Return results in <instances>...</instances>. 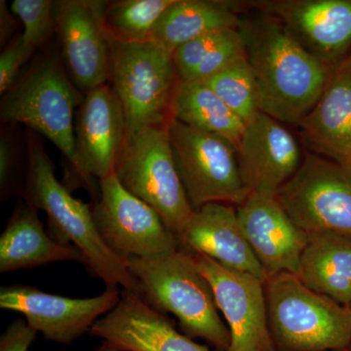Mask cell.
I'll return each instance as SVG.
<instances>
[{
  "instance_id": "obj_9",
  "label": "cell",
  "mask_w": 351,
  "mask_h": 351,
  "mask_svg": "<svg viewBox=\"0 0 351 351\" xmlns=\"http://www.w3.org/2000/svg\"><path fill=\"white\" fill-rule=\"evenodd\" d=\"M276 198L304 232L351 237V161L307 154Z\"/></svg>"
},
{
  "instance_id": "obj_11",
  "label": "cell",
  "mask_w": 351,
  "mask_h": 351,
  "mask_svg": "<svg viewBox=\"0 0 351 351\" xmlns=\"http://www.w3.org/2000/svg\"><path fill=\"white\" fill-rule=\"evenodd\" d=\"M100 0H56L55 21L61 58L71 82L83 94L112 78V46Z\"/></svg>"
},
{
  "instance_id": "obj_27",
  "label": "cell",
  "mask_w": 351,
  "mask_h": 351,
  "mask_svg": "<svg viewBox=\"0 0 351 351\" xmlns=\"http://www.w3.org/2000/svg\"><path fill=\"white\" fill-rule=\"evenodd\" d=\"M203 82L245 124L260 114L257 86L246 55Z\"/></svg>"
},
{
  "instance_id": "obj_1",
  "label": "cell",
  "mask_w": 351,
  "mask_h": 351,
  "mask_svg": "<svg viewBox=\"0 0 351 351\" xmlns=\"http://www.w3.org/2000/svg\"><path fill=\"white\" fill-rule=\"evenodd\" d=\"M261 112L299 124L319 100L332 69L298 43L280 22L263 12L240 21Z\"/></svg>"
},
{
  "instance_id": "obj_35",
  "label": "cell",
  "mask_w": 351,
  "mask_h": 351,
  "mask_svg": "<svg viewBox=\"0 0 351 351\" xmlns=\"http://www.w3.org/2000/svg\"><path fill=\"white\" fill-rule=\"evenodd\" d=\"M346 351H351V343H350V348H348V350Z\"/></svg>"
},
{
  "instance_id": "obj_36",
  "label": "cell",
  "mask_w": 351,
  "mask_h": 351,
  "mask_svg": "<svg viewBox=\"0 0 351 351\" xmlns=\"http://www.w3.org/2000/svg\"><path fill=\"white\" fill-rule=\"evenodd\" d=\"M351 307V306H350Z\"/></svg>"
},
{
  "instance_id": "obj_16",
  "label": "cell",
  "mask_w": 351,
  "mask_h": 351,
  "mask_svg": "<svg viewBox=\"0 0 351 351\" xmlns=\"http://www.w3.org/2000/svg\"><path fill=\"white\" fill-rule=\"evenodd\" d=\"M237 152L249 195L276 196L304 160L294 136L280 122L263 112L245 126Z\"/></svg>"
},
{
  "instance_id": "obj_25",
  "label": "cell",
  "mask_w": 351,
  "mask_h": 351,
  "mask_svg": "<svg viewBox=\"0 0 351 351\" xmlns=\"http://www.w3.org/2000/svg\"><path fill=\"white\" fill-rule=\"evenodd\" d=\"M244 56L239 29H228L184 44L175 51L173 61L180 82H203Z\"/></svg>"
},
{
  "instance_id": "obj_10",
  "label": "cell",
  "mask_w": 351,
  "mask_h": 351,
  "mask_svg": "<svg viewBox=\"0 0 351 351\" xmlns=\"http://www.w3.org/2000/svg\"><path fill=\"white\" fill-rule=\"evenodd\" d=\"M91 210L101 239L124 261L160 257L179 250L177 237L160 216L129 193L115 173L99 181V199Z\"/></svg>"
},
{
  "instance_id": "obj_13",
  "label": "cell",
  "mask_w": 351,
  "mask_h": 351,
  "mask_svg": "<svg viewBox=\"0 0 351 351\" xmlns=\"http://www.w3.org/2000/svg\"><path fill=\"white\" fill-rule=\"evenodd\" d=\"M120 294L119 287L108 286L96 297L73 299L21 284L0 289V307L22 314L27 325L48 341L69 345L112 311Z\"/></svg>"
},
{
  "instance_id": "obj_29",
  "label": "cell",
  "mask_w": 351,
  "mask_h": 351,
  "mask_svg": "<svg viewBox=\"0 0 351 351\" xmlns=\"http://www.w3.org/2000/svg\"><path fill=\"white\" fill-rule=\"evenodd\" d=\"M36 48L27 43L23 34L15 36L0 55V94L3 96L19 80L21 69L32 57Z\"/></svg>"
},
{
  "instance_id": "obj_34",
  "label": "cell",
  "mask_w": 351,
  "mask_h": 351,
  "mask_svg": "<svg viewBox=\"0 0 351 351\" xmlns=\"http://www.w3.org/2000/svg\"><path fill=\"white\" fill-rule=\"evenodd\" d=\"M343 62H346V63L348 64H351V53L350 55H348V58H346V59Z\"/></svg>"
},
{
  "instance_id": "obj_18",
  "label": "cell",
  "mask_w": 351,
  "mask_h": 351,
  "mask_svg": "<svg viewBox=\"0 0 351 351\" xmlns=\"http://www.w3.org/2000/svg\"><path fill=\"white\" fill-rule=\"evenodd\" d=\"M237 211L245 237L267 276L297 274L308 234L288 216L276 196L250 193Z\"/></svg>"
},
{
  "instance_id": "obj_32",
  "label": "cell",
  "mask_w": 351,
  "mask_h": 351,
  "mask_svg": "<svg viewBox=\"0 0 351 351\" xmlns=\"http://www.w3.org/2000/svg\"><path fill=\"white\" fill-rule=\"evenodd\" d=\"M13 13L6 5V1L1 0L0 2V22H1V32H0V38H1V44L5 43L10 36H12L14 27H15V21L13 20Z\"/></svg>"
},
{
  "instance_id": "obj_33",
  "label": "cell",
  "mask_w": 351,
  "mask_h": 351,
  "mask_svg": "<svg viewBox=\"0 0 351 351\" xmlns=\"http://www.w3.org/2000/svg\"><path fill=\"white\" fill-rule=\"evenodd\" d=\"M96 351H119L114 348V346L110 345V343H107V341H104L103 345L100 346Z\"/></svg>"
},
{
  "instance_id": "obj_22",
  "label": "cell",
  "mask_w": 351,
  "mask_h": 351,
  "mask_svg": "<svg viewBox=\"0 0 351 351\" xmlns=\"http://www.w3.org/2000/svg\"><path fill=\"white\" fill-rule=\"evenodd\" d=\"M307 234L295 276L314 292L351 306V237L332 232Z\"/></svg>"
},
{
  "instance_id": "obj_20",
  "label": "cell",
  "mask_w": 351,
  "mask_h": 351,
  "mask_svg": "<svg viewBox=\"0 0 351 351\" xmlns=\"http://www.w3.org/2000/svg\"><path fill=\"white\" fill-rule=\"evenodd\" d=\"M298 126L317 156L351 161V64L332 69L319 100Z\"/></svg>"
},
{
  "instance_id": "obj_7",
  "label": "cell",
  "mask_w": 351,
  "mask_h": 351,
  "mask_svg": "<svg viewBox=\"0 0 351 351\" xmlns=\"http://www.w3.org/2000/svg\"><path fill=\"white\" fill-rule=\"evenodd\" d=\"M114 173L129 193L157 212L176 237L181 234L195 209L176 168L167 126L127 138Z\"/></svg>"
},
{
  "instance_id": "obj_6",
  "label": "cell",
  "mask_w": 351,
  "mask_h": 351,
  "mask_svg": "<svg viewBox=\"0 0 351 351\" xmlns=\"http://www.w3.org/2000/svg\"><path fill=\"white\" fill-rule=\"evenodd\" d=\"M110 84L125 113L127 138L151 127L167 126L180 82L173 55L154 41L110 39Z\"/></svg>"
},
{
  "instance_id": "obj_12",
  "label": "cell",
  "mask_w": 351,
  "mask_h": 351,
  "mask_svg": "<svg viewBox=\"0 0 351 351\" xmlns=\"http://www.w3.org/2000/svg\"><path fill=\"white\" fill-rule=\"evenodd\" d=\"M75 133L78 167L73 189L95 195L94 178L114 174L127 138L125 113L110 82L83 95Z\"/></svg>"
},
{
  "instance_id": "obj_15",
  "label": "cell",
  "mask_w": 351,
  "mask_h": 351,
  "mask_svg": "<svg viewBox=\"0 0 351 351\" xmlns=\"http://www.w3.org/2000/svg\"><path fill=\"white\" fill-rule=\"evenodd\" d=\"M250 5L280 22L316 59L339 66L351 48V0H261Z\"/></svg>"
},
{
  "instance_id": "obj_30",
  "label": "cell",
  "mask_w": 351,
  "mask_h": 351,
  "mask_svg": "<svg viewBox=\"0 0 351 351\" xmlns=\"http://www.w3.org/2000/svg\"><path fill=\"white\" fill-rule=\"evenodd\" d=\"M17 144L11 134L2 131L0 137V188L1 199L6 200L15 191L17 171Z\"/></svg>"
},
{
  "instance_id": "obj_17",
  "label": "cell",
  "mask_w": 351,
  "mask_h": 351,
  "mask_svg": "<svg viewBox=\"0 0 351 351\" xmlns=\"http://www.w3.org/2000/svg\"><path fill=\"white\" fill-rule=\"evenodd\" d=\"M90 334L119 351H212L176 329L169 318L133 291L122 289L119 304Z\"/></svg>"
},
{
  "instance_id": "obj_24",
  "label": "cell",
  "mask_w": 351,
  "mask_h": 351,
  "mask_svg": "<svg viewBox=\"0 0 351 351\" xmlns=\"http://www.w3.org/2000/svg\"><path fill=\"white\" fill-rule=\"evenodd\" d=\"M171 114L184 125L225 138L235 149L246 126L204 82H179Z\"/></svg>"
},
{
  "instance_id": "obj_4",
  "label": "cell",
  "mask_w": 351,
  "mask_h": 351,
  "mask_svg": "<svg viewBox=\"0 0 351 351\" xmlns=\"http://www.w3.org/2000/svg\"><path fill=\"white\" fill-rule=\"evenodd\" d=\"M82 100L61 56L49 54L32 64L0 103L2 122L24 124L62 152L69 167L68 189L77 174L75 122Z\"/></svg>"
},
{
  "instance_id": "obj_23",
  "label": "cell",
  "mask_w": 351,
  "mask_h": 351,
  "mask_svg": "<svg viewBox=\"0 0 351 351\" xmlns=\"http://www.w3.org/2000/svg\"><path fill=\"white\" fill-rule=\"evenodd\" d=\"M234 7L233 2L221 0H175L154 27L152 41L173 55L207 34L239 29L241 18Z\"/></svg>"
},
{
  "instance_id": "obj_5",
  "label": "cell",
  "mask_w": 351,
  "mask_h": 351,
  "mask_svg": "<svg viewBox=\"0 0 351 351\" xmlns=\"http://www.w3.org/2000/svg\"><path fill=\"white\" fill-rule=\"evenodd\" d=\"M267 319L276 351H346L351 343V307L281 272L265 282Z\"/></svg>"
},
{
  "instance_id": "obj_21",
  "label": "cell",
  "mask_w": 351,
  "mask_h": 351,
  "mask_svg": "<svg viewBox=\"0 0 351 351\" xmlns=\"http://www.w3.org/2000/svg\"><path fill=\"white\" fill-rule=\"evenodd\" d=\"M38 212L22 198L18 201L0 237V272L34 269L64 261L86 265L82 252L73 245L62 244L45 232Z\"/></svg>"
},
{
  "instance_id": "obj_3",
  "label": "cell",
  "mask_w": 351,
  "mask_h": 351,
  "mask_svg": "<svg viewBox=\"0 0 351 351\" xmlns=\"http://www.w3.org/2000/svg\"><path fill=\"white\" fill-rule=\"evenodd\" d=\"M138 284V294L160 313L174 314L191 339H205L228 351L230 332L219 313L213 289L191 254L178 250L156 258L125 260Z\"/></svg>"
},
{
  "instance_id": "obj_8",
  "label": "cell",
  "mask_w": 351,
  "mask_h": 351,
  "mask_svg": "<svg viewBox=\"0 0 351 351\" xmlns=\"http://www.w3.org/2000/svg\"><path fill=\"white\" fill-rule=\"evenodd\" d=\"M178 174L193 209L209 203L237 205L249 193L240 174L237 149L225 138L184 125H167Z\"/></svg>"
},
{
  "instance_id": "obj_26",
  "label": "cell",
  "mask_w": 351,
  "mask_h": 351,
  "mask_svg": "<svg viewBox=\"0 0 351 351\" xmlns=\"http://www.w3.org/2000/svg\"><path fill=\"white\" fill-rule=\"evenodd\" d=\"M175 0H117L106 1L104 24L108 36L121 43L152 41L161 16Z\"/></svg>"
},
{
  "instance_id": "obj_2",
  "label": "cell",
  "mask_w": 351,
  "mask_h": 351,
  "mask_svg": "<svg viewBox=\"0 0 351 351\" xmlns=\"http://www.w3.org/2000/svg\"><path fill=\"white\" fill-rule=\"evenodd\" d=\"M27 167L19 195L29 206L47 215L53 239L82 252L86 265L106 285L138 293V284L125 261L101 239L91 206L71 195L55 174V165L34 132L27 133Z\"/></svg>"
},
{
  "instance_id": "obj_14",
  "label": "cell",
  "mask_w": 351,
  "mask_h": 351,
  "mask_svg": "<svg viewBox=\"0 0 351 351\" xmlns=\"http://www.w3.org/2000/svg\"><path fill=\"white\" fill-rule=\"evenodd\" d=\"M213 289L219 311L230 332L228 351H276L267 319L265 282L226 269L212 258L191 254Z\"/></svg>"
},
{
  "instance_id": "obj_31",
  "label": "cell",
  "mask_w": 351,
  "mask_h": 351,
  "mask_svg": "<svg viewBox=\"0 0 351 351\" xmlns=\"http://www.w3.org/2000/svg\"><path fill=\"white\" fill-rule=\"evenodd\" d=\"M36 334L25 320L16 319L1 335L0 351H29Z\"/></svg>"
},
{
  "instance_id": "obj_19",
  "label": "cell",
  "mask_w": 351,
  "mask_h": 351,
  "mask_svg": "<svg viewBox=\"0 0 351 351\" xmlns=\"http://www.w3.org/2000/svg\"><path fill=\"white\" fill-rule=\"evenodd\" d=\"M177 239L179 250L206 256L263 282L269 278L245 237L233 205L209 203L195 209Z\"/></svg>"
},
{
  "instance_id": "obj_28",
  "label": "cell",
  "mask_w": 351,
  "mask_h": 351,
  "mask_svg": "<svg viewBox=\"0 0 351 351\" xmlns=\"http://www.w3.org/2000/svg\"><path fill=\"white\" fill-rule=\"evenodd\" d=\"M55 1L53 0H14L10 10L24 25L23 38L38 49L56 34Z\"/></svg>"
}]
</instances>
